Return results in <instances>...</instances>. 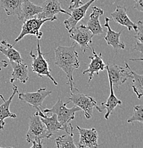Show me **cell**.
Wrapping results in <instances>:
<instances>
[{
    "mask_svg": "<svg viewBox=\"0 0 143 148\" xmlns=\"http://www.w3.org/2000/svg\"><path fill=\"white\" fill-rule=\"evenodd\" d=\"M76 45L74 42L70 46H59L55 49V64L66 74L70 90L73 88V71L80 67Z\"/></svg>",
    "mask_w": 143,
    "mask_h": 148,
    "instance_id": "6da1fadb",
    "label": "cell"
},
{
    "mask_svg": "<svg viewBox=\"0 0 143 148\" xmlns=\"http://www.w3.org/2000/svg\"><path fill=\"white\" fill-rule=\"evenodd\" d=\"M67 104L68 103H64L61 98H58V101L51 108H44L42 112L47 114H56L58 122L64 127V130L66 131V133H73V127L70 122L75 118V113L81 110V109L76 106L71 108H66Z\"/></svg>",
    "mask_w": 143,
    "mask_h": 148,
    "instance_id": "7a4b0ae2",
    "label": "cell"
},
{
    "mask_svg": "<svg viewBox=\"0 0 143 148\" xmlns=\"http://www.w3.org/2000/svg\"><path fill=\"white\" fill-rule=\"evenodd\" d=\"M48 138L47 127L41 119V117L35 112L30 118L28 132L26 140L28 143H32L31 148L43 147V140Z\"/></svg>",
    "mask_w": 143,
    "mask_h": 148,
    "instance_id": "3957f363",
    "label": "cell"
},
{
    "mask_svg": "<svg viewBox=\"0 0 143 148\" xmlns=\"http://www.w3.org/2000/svg\"><path fill=\"white\" fill-rule=\"evenodd\" d=\"M70 91V97L68 103L72 102L75 106L79 107L83 111L84 115L87 119H90L93 116V108H96V110L98 112H103V109L98 106L96 101L92 97L82 93L76 88H73Z\"/></svg>",
    "mask_w": 143,
    "mask_h": 148,
    "instance_id": "277c9868",
    "label": "cell"
},
{
    "mask_svg": "<svg viewBox=\"0 0 143 148\" xmlns=\"http://www.w3.org/2000/svg\"><path fill=\"white\" fill-rule=\"evenodd\" d=\"M38 54L36 56L34 53H33L32 51H30V56L32 58L31 63V69L32 71L34 72L37 74L38 76L42 77L44 75H46L49 79L52 81L54 85L57 86L58 83L55 81L53 77L51 74V70L49 69V64L47 61L44 58V55L46 53H43L41 51V47H40L39 39L37 40V49H36Z\"/></svg>",
    "mask_w": 143,
    "mask_h": 148,
    "instance_id": "5b68a950",
    "label": "cell"
},
{
    "mask_svg": "<svg viewBox=\"0 0 143 148\" xmlns=\"http://www.w3.org/2000/svg\"><path fill=\"white\" fill-rule=\"evenodd\" d=\"M55 20H57L56 16H55L54 18H43V19L38 17H33L27 19V21H24V24L21 27V33L19 36L15 39L14 43L19 42L20 40L22 39L27 35H34L37 37V39L40 40L43 35L42 32H40V29L43 24H45L47 21H53Z\"/></svg>",
    "mask_w": 143,
    "mask_h": 148,
    "instance_id": "8992f818",
    "label": "cell"
},
{
    "mask_svg": "<svg viewBox=\"0 0 143 148\" xmlns=\"http://www.w3.org/2000/svg\"><path fill=\"white\" fill-rule=\"evenodd\" d=\"M70 34V38L78 44L81 47L83 53H85L87 49H90V44H92L93 34L83 24L76 27Z\"/></svg>",
    "mask_w": 143,
    "mask_h": 148,
    "instance_id": "52a82bcc",
    "label": "cell"
},
{
    "mask_svg": "<svg viewBox=\"0 0 143 148\" xmlns=\"http://www.w3.org/2000/svg\"><path fill=\"white\" fill-rule=\"evenodd\" d=\"M105 69L108 74V78L111 80L113 86L116 88L124 84L128 78H132V74L127 68L116 64H107Z\"/></svg>",
    "mask_w": 143,
    "mask_h": 148,
    "instance_id": "ba28073f",
    "label": "cell"
},
{
    "mask_svg": "<svg viewBox=\"0 0 143 148\" xmlns=\"http://www.w3.org/2000/svg\"><path fill=\"white\" fill-rule=\"evenodd\" d=\"M52 93V91H47L46 88H39L37 91L32 92H21L19 94V98L21 101L25 102L30 105L31 107L34 108L36 110L43 108L42 103L45 98Z\"/></svg>",
    "mask_w": 143,
    "mask_h": 148,
    "instance_id": "9c48e42d",
    "label": "cell"
},
{
    "mask_svg": "<svg viewBox=\"0 0 143 148\" xmlns=\"http://www.w3.org/2000/svg\"><path fill=\"white\" fill-rule=\"evenodd\" d=\"M95 1L96 0H90L87 3L83 4V5L80 6V7H77V8L70 9V10H71V13H70V15L69 16L70 17L66 19L64 22L66 29H67V31L69 33H70L77 27L78 23L82 18L85 17L88 9Z\"/></svg>",
    "mask_w": 143,
    "mask_h": 148,
    "instance_id": "30bf717a",
    "label": "cell"
},
{
    "mask_svg": "<svg viewBox=\"0 0 143 148\" xmlns=\"http://www.w3.org/2000/svg\"><path fill=\"white\" fill-rule=\"evenodd\" d=\"M77 130L79 133L80 140L78 147H98V134L95 128L83 129L77 125Z\"/></svg>",
    "mask_w": 143,
    "mask_h": 148,
    "instance_id": "8fae6325",
    "label": "cell"
},
{
    "mask_svg": "<svg viewBox=\"0 0 143 148\" xmlns=\"http://www.w3.org/2000/svg\"><path fill=\"white\" fill-rule=\"evenodd\" d=\"M43 10L37 15L39 18H54L58 13H64L70 16V13L61 7V3L58 0H46L42 4Z\"/></svg>",
    "mask_w": 143,
    "mask_h": 148,
    "instance_id": "7c38bea8",
    "label": "cell"
},
{
    "mask_svg": "<svg viewBox=\"0 0 143 148\" xmlns=\"http://www.w3.org/2000/svg\"><path fill=\"white\" fill-rule=\"evenodd\" d=\"M91 49L93 56H89V58L90 59V64H89L88 68L83 72V75H85L86 73H88V83L93 79L94 73L99 75V72L101 71H104L106 69V65L102 59V53H100L98 55L93 48H91Z\"/></svg>",
    "mask_w": 143,
    "mask_h": 148,
    "instance_id": "4fadbf2b",
    "label": "cell"
},
{
    "mask_svg": "<svg viewBox=\"0 0 143 148\" xmlns=\"http://www.w3.org/2000/svg\"><path fill=\"white\" fill-rule=\"evenodd\" d=\"M37 114L41 117V119L47 127L48 138H51L52 135L56 134L58 130H64V127L62 125L58 122L57 119V115L53 114L52 116L48 117L44 114L40 109L37 110Z\"/></svg>",
    "mask_w": 143,
    "mask_h": 148,
    "instance_id": "5bb4252c",
    "label": "cell"
},
{
    "mask_svg": "<svg viewBox=\"0 0 143 148\" xmlns=\"http://www.w3.org/2000/svg\"><path fill=\"white\" fill-rule=\"evenodd\" d=\"M105 23L104 24L103 27H106L107 29V34H106L105 36L104 37L106 43L107 45L111 46L113 49H115V51H118L119 49H124L125 48V45L124 43L121 42L120 40V37L121 36L122 30H121L119 32H115L110 28V25H109V21L110 19L108 17H105Z\"/></svg>",
    "mask_w": 143,
    "mask_h": 148,
    "instance_id": "9a60e30c",
    "label": "cell"
},
{
    "mask_svg": "<svg viewBox=\"0 0 143 148\" xmlns=\"http://www.w3.org/2000/svg\"><path fill=\"white\" fill-rule=\"evenodd\" d=\"M104 11L98 7H92V13L89 16L86 27L93 34V35H100L104 33L102 26L100 23L99 18L103 14Z\"/></svg>",
    "mask_w": 143,
    "mask_h": 148,
    "instance_id": "2e32d148",
    "label": "cell"
},
{
    "mask_svg": "<svg viewBox=\"0 0 143 148\" xmlns=\"http://www.w3.org/2000/svg\"><path fill=\"white\" fill-rule=\"evenodd\" d=\"M111 17L117 23L127 27L129 31L136 30V23H134L128 17L125 7L117 6L115 12L111 13Z\"/></svg>",
    "mask_w": 143,
    "mask_h": 148,
    "instance_id": "e0dca14e",
    "label": "cell"
},
{
    "mask_svg": "<svg viewBox=\"0 0 143 148\" xmlns=\"http://www.w3.org/2000/svg\"><path fill=\"white\" fill-rule=\"evenodd\" d=\"M11 66L13 69L10 83H14L15 81H19L22 83H26L29 80L28 66L22 62L12 61Z\"/></svg>",
    "mask_w": 143,
    "mask_h": 148,
    "instance_id": "ac0fdd59",
    "label": "cell"
},
{
    "mask_svg": "<svg viewBox=\"0 0 143 148\" xmlns=\"http://www.w3.org/2000/svg\"><path fill=\"white\" fill-rule=\"evenodd\" d=\"M18 92V87L16 85H14L12 87V94L11 95L7 101H4V103L0 106V130L4 129L5 125V122L4 120L7 118H16V114L11 112L10 110V107L11 103H12L13 98L14 97L15 94Z\"/></svg>",
    "mask_w": 143,
    "mask_h": 148,
    "instance_id": "d6986e66",
    "label": "cell"
},
{
    "mask_svg": "<svg viewBox=\"0 0 143 148\" xmlns=\"http://www.w3.org/2000/svg\"><path fill=\"white\" fill-rule=\"evenodd\" d=\"M42 10V7L40 6L33 4L29 0H24L21 5V13L18 18L24 22L27 19L34 17L35 16L41 13Z\"/></svg>",
    "mask_w": 143,
    "mask_h": 148,
    "instance_id": "ffe728a7",
    "label": "cell"
},
{
    "mask_svg": "<svg viewBox=\"0 0 143 148\" xmlns=\"http://www.w3.org/2000/svg\"><path fill=\"white\" fill-rule=\"evenodd\" d=\"M109 83H110V93L109 95L108 98H107V101L105 103H101V106L103 107V109L106 110V113L105 115V119L108 120L109 116L112 114L115 110V108L118 106H121L122 104V101L118 99L117 97L115 96L114 90H113V85L112 83L111 80L109 79Z\"/></svg>",
    "mask_w": 143,
    "mask_h": 148,
    "instance_id": "44dd1931",
    "label": "cell"
},
{
    "mask_svg": "<svg viewBox=\"0 0 143 148\" xmlns=\"http://www.w3.org/2000/svg\"><path fill=\"white\" fill-rule=\"evenodd\" d=\"M0 52L8 58L10 62H12V61L22 62L23 61L19 52L13 47V45L9 44L4 39L1 40L0 42Z\"/></svg>",
    "mask_w": 143,
    "mask_h": 148,
    "instance_id": "7402d4cb",
    "label": "cell"
},
{
    "mask_svg": "<svg viewBox=\"0 0 143 148\" xmlns=\"http://www.w3.org/2000/svg\"><path fill=\"white\" fill-rule=\"evenodd\" d=\"M24 1V0H1V5L7 16L17 15V16H19Z\"/></svg>",
    "mask_w": 143,
    "mask_h": 148,
    "instance_id": "603a6c76",
    "label": "cell"
},
{
    "mask_svg": "<svg viewBox=\"0 0 143 148\" xmlns=\"http://www.w3.org/2000/svg\"><path fill=\"white\" fill-rule=\"evenodd\" d=\"M126 68L130 71L132 74V78H133V90L134 92L137 95L138 99H141L143 96V74H140L135 73L129 66V65L126 62H125Z\"/></svg>",
    "mask_w": 143,
    "mask_h": 148,
    "instance_id": "cb8c5ba5",
    "label": "cell"
},
{
    "mask_svg": "<svg viewBox=\"0 0 143 148\" xmlns=\"http://www.w3.org/2000/svg\"><path fill=\"white\" fill-rule=\"evenodd\" d=\"M55 140H56V145L58 148L78 147V146L75 145L74 140H73V132L67 133L66 135L58 137Z\"/></svg>",
    "mask_w": 143,
    "mask_h": 148,
    "instance_id": "d4e9b609",
    "label": "cell"
},
{
    "mask_svg": "<svg viewBox=\"0 0 143 148\" xmlns=\"http://www.w3.org/2000/svg\"><path fill=\"white\" fill-rule=\"evenodd\" d=\"M134 122H140L143 123V106L139 105V106H134V113L133 115L128 118L127 123H132Z\"/></svg>",
    "mask_w": 143,
    "mask_h": 148,
    "instance_id": "484cf974",
    "label": "cell"
},
{
    "mask_svg": "<svg viewBox=\"0 0 143 148\" xmlns=\"http://www.w3.org/2000/svg\"><path fill=\"white\" fill-rule=\"evenodd\" d=\"M136 35L134 38H136L139 42L143 43V22L142 21H138L136 23Z\"/></svg>",
    "mask_w": 143,
    "mask_h": 148,
    "instance_id": "4316f807",
    "label": "cell"
},
{
    "mask_svg": "<svg viewBox=\"0 0 143 148\" xmlns=\"http://www.w3.org/2000/svg\"><path fill=\"white\" fill-rule=\"evenodd\" d=\"M83 3L81 1V0H71L69 4V9H71L73 8H77V7H80V6L83 5Z\"/></svg>",
    "mask_w": 143,
    "mask_h": 148,
    "instance_id": "83f0119b",
    "label": "cell"
},
{
    "mask_svg": "<svg viewBox=\"0 0 143 148\" xmlns=\"http://www.w3.org/2000/svg\"><path fill=\"white\" fill-rule=\"evenodd\" d=\"M135 1L134 8L143 13V0H135Z\"/></svg>",
    "mask_w": 143,
    "mask_h": 148,
    "instance_id": "f1b7e54d",
    "label": "cell"
},
{
    "mask_svg": "<svg viewBox=\"0 0 143 148\" xmlns=\"http://www.w3.org/2000/svg\"><path fill=\"white\" fill-rule=\"evenodd\" d=\"M134 49L140 52L143 54V43L142 42H137L135 45L134 46Z\"/></svg>",
    "mask_w": 143,
    "mask_h": 148,
    "instance_id": "f546056e",
    "label": "cell"
},
{
    "mask_svg": "<svg viewBox=\"0 0 143 148\" xmlns=\"http://www.w3.org/2000/svg\"><path fill=\"white\" fill-rule=\"evenodd\" d=\"M8 66V62L5 60H1L0 61V71L2 70L3 68H6Z\"/></svg>",
    "mask_w": 143,
    "mask_h": 148,
    "instance_id": "4dcf8cb0",
    "label": "cell"
},
{
    "mask_svg": "<svg viewBox=\"0 0 143 148\" xmlns=\"http://www.w3.org/2000/svg\"><path fill=\"white\" fill-rule=\"evenodd\" d=\"M130 61H143V58H130Z\"/></svg>",
    "mask_w": 143,
    "mask_h": 148,
    "instance_id": "1f68e13d",
    "label": "cell"
},
{
    "mask_svg": "<svg viewBox=\"0 0 143 148\" xmlns=\"http://www.w3.org/2000/svg\"><path fill=\"white\" fill-rule=\"evenodd\" d=\"M0 98H1V100H3V101H5V100H4V96H3V95H1V94H0Z\"/></svg>",
    "mask_w": 143,
    "mask_h": 148,
    "instance_id": "d6a6232c",
    "label": "cell"
},
{
    "mask_svg": "<svg viewBox=\"0 0 143 148\" xmlns=\"http://www.w3.org/2000/svg\"></svg>",
    "mask_w": 143,
    "mask_h": 148,
    "instance_id": "836d02e7",
    "label": "cell"
}]
</instances>
